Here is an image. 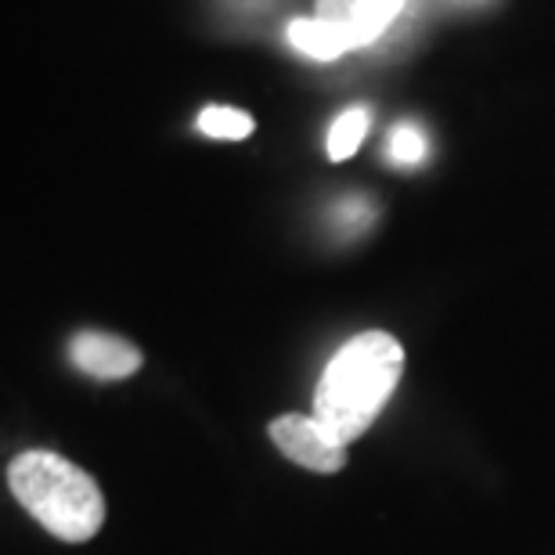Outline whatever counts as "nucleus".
<instances>
[{"label": "nucleus", "mask_w": 555, "mask_h": 555, "mask_svg": "<svg viewBox=\"0 0 555 555\" xmlns=\"http://www.w3.org/2000/svg\"><path fill=\"white\" fill-rule=\"evenodd\" d=\"M404 375L401 339L383 328L358 332L332 353L314 390V418L339 443L361 440L390 404Z\"/></svg>", "instance_id": "f257e3e1"}, {"label": "nucleus", "mask_w": 555, "mask_h": 555, "mask_svg": "<svg viewBox=\"0 0 555 555\" xmlns=\"http://www.w3.org/2000/svg\"><path fill=\"white\" fill-rule=\"evenodd\" d=\"M8 487L48 534L73 545L98 538L105 524V494L98 480L54 451H22L8 465Z\"/></svg>", "instance_id": "f03ea898"}, {"label": "nucleus", "mask_w": 555, "mask_h": 555, "mask_svg": "<svg viewBox=\"0 0 555 555\" xmlns=\"http://www.w3.org/2000/svg\"><path fill=\"white\" fill-rule=\"evenodd\" d=\"M274 448L285 454L288 462L304 465L310 473H339L347 465V443H339L332 433L321 426L314 415H278L271 422Z\"/></svg>", "instance_id": "7ed1b4c3"}, {"label": "nucleus", "mask_w": 555, "mask_h": 555, "mask_svg": "<svg viewBox=\"0 0 555 555\" xmlns=\"http://www.w3.org/2000/svg\"><path fill=\"white\" fill-rule=\"evenodd\" d=\"M69 361L83 375H91V379L116 383V379H130L134 372H141L144 353L124 336L83 328L69 339Z\"/></svg>", "instance_id": "20e7f679"}, {"label": "nucleus", "mask_w": 555, "mask_h": 555, "mask_svg": "<svg viewBox=\"0 0 555 555\" xmlns=\"http://www.w3.org/2000/svg\"><path fill=\"white\" fill-rule=\"evenodd\" d=\"M404 4L408 0H314V18L336 26L350 40V48L358 51L369 48L372 40H379L393 26Z\"/></svg>", "instance_id": "39448f33"}, {"label": "nucleus", "mask_w": 555, "mask_h": 555, "mask_svg": "<svg viewBox=\"0 0 555 555\" xmlns=\"http://www.w3.org/2000/svg\"><path fill=\"white\" fill-rule=\"evenodd\" d=\"M288 43L299 51V54H307V59H314V62H336L339 54H347L353 51L350 48V40L343 37V33L336 26H328V22H321V18H293L288 22Z\"/></svg>", "instance_id": "423d86ee"}, {"label": "nucleus", "mask_w": 555, "mask_h": 555, "mask_svg": "<svg viewBox=\"0 0 555 555\" xmlns=\"http://www.w3.org/2000/svg\"><path fill=\"white\" fill-rule=\"evenodd\" d=\"M369 108H347V113H339L336 116V124H332L328 130V144H325V152H328V159L332 163H343V159H350V155H358V149L364 144V138H369Z\"/></svg>", "instance_id": "0eeeda50"}, {"label": "nucleus", "mask_w": 555, "mask_h": 555, "mask_svg": "<svg viewBox=\"0 0 555 555\" xmlns=\"http://www.w3.org/2000/svg\"><path fill=\"white\" fill-rule=\"evenodd\" d=\"M198 130H203L206 138H217V141H242L257 130V124H253V116L242 113V108L206 105L203 113H198Z\"/></svg>", "instance_id": "6e6552de"}, {"label": "nucleus", "mask_w": 555, "mask_h": 555, "mask_svg": "<svg viewBox=\"0 0 555 555\" xmlns=\"http://www.w3.org/2000/svg\"><path fill=\"white\" fill-rule=\"evenodd\" d=\"M386 155L397 166H418L426 159V134L415 124H397L390 130V141H386Z\"/></svg>", "instance_id": "1a4fd4ad"}]
</instances>
